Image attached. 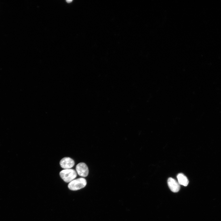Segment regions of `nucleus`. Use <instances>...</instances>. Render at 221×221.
I'll return each instance as SVG.
<instances>
[{
	"mask_svg": "<svg viewBox=\"0 0 221 221\" xmlns=\"http://www.w3.org/2000/svg\"><path fill=\"white\" fill-rule=\"evenodd\" d=\"M87 182L86 179L80 178L75 179L70 182L68 187L70 190L76 191L84 188L87 185Z\"/></svg>",
	"mask_w": 221,
	"mask_h": 221,
	"instance_id": "obj_1",
	"label": "nucleus"
},
{
	"mask_svg": "<svg viewBox=\"0 0 221 221\" xmlns=\"http://www.w3.org/2000/svg\"><path fill=\"white\" fill-rule=\"evenodd\" d=\"M168 185L171 191L174 193L178 192L180 188V185L175 179L172 178H168L167 181Z\"/></svg>",
	"mask_w": 221,
	"mask_h": 221,
	"instance_id": "obj_5",
	"label": "nucleus"
},
{
	"mask_svg": "<svg viewBox=\"0 0 221 221\" xmlns=\"http://www.w3.org/2000/svg\"><path fill=\"white\" fill-rule=\"evenodd\" d=\"M76 170L78 174L81 177H85L89 174V170L87 166L84 163H81L76 167Z\"/></svg>",
	"mask_w": 221,
	"mask_h": 221,
	"instance_id": "obj_3",
	"label": "nucleus"
},
{
	"mask_svg": "<svg viewBox=\"0 0 221 221\" xmlns=\"http://www.w3.org/2000/svg\"><path fill=\"white\" fill-rule=\"evenodd\" d=\"M177 178L180 185L185 186L188 185L189 181L187 177L184 174L182 173L179 174L177 176Z\"/></svg>",
	"mask_w": 221,
	"mask_h": 221,
	"instance_id": "obj_6",
	"label": "nucleus"
},
{
	"mask_svg": "<svg viewBox=\"0 0 221 221\" xmlns=\"http://www.w3.org/2000/svg\"><path fill=\"white\" fill-rule=\"evenodd\" d=\"M60 164L63 168L65 169H71L74 166L75 162L70 157H65L61 160Z\"/></svg>",
	"mask_w": 221,
	"mask_h": 221,
	"instance_id": "obj_4",
	"label": "nucleus"
},
{
	"mask_svg": "<svg viewBox=\"0 0 221 221\" xmlns=\"http://www.w3.org/2000/svg\"><path fill=\"white\" fill-rule=\"evenodd\" d=\"M60 175L64 181L70 183L76 178L77 174L75 170L71 169L61 171L60 173Z\"/></svg>",
	"mask_w": 221,
	"mask_h": 221,
	"instance_id": "obj_2",
	"label": "nucleus"
},
{
	"mask_svg": "<svg viewBox=\"0 0 221 221\" xmlns=\"http://www.w3.org/2000/svg\"><path fill=\"white\" fill-rule=\"evenodd\" d=\"M66 2L68 3H70L72 2V1H71V0H68V1H66Z\"/></svg>",
	"mask_w": 221,
	"mask_h": 221,
	"instance_id": "obj_7",
	"label": "nucleus"
}]
</instances>
